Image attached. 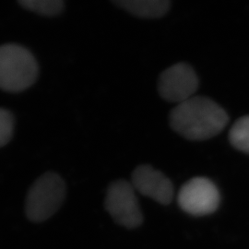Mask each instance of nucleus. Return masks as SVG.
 Listing matches in <instances>:
<instances>
[{
  "mask_svg": "<svg viewBox=\"0 0 249 249\" xmlns=\"http://www.w3.org/2000/svg\"><path fill=\"white\" fill-rule=\"evenodd\" d=\"M14 130V118L6 109L0 108V148L10 142Z\"/></svg>",
  "mask_w": 249,
  "mask_h": 249,
  "instance_id": "9b49d317",
  "label": "nucleus"
},
{
  "mask_svg": "<svg viewBox=\"0 0 249 249\" xmlns=\"http://www.w3.org/2000/svg\"><path fill=\"white\" fill-rule=\"evenodd\" d=\"M229 141L235 149L249 154V116L241 117L233 124Z\"/></svg>",
  "mask_w": 249,
  "mask_h": 249,
  "instance_id": "1a4fd4ad",
  "label": "nucleus"
},
{
  "mask_svg": "<svg viewBox=\"0 0 249 249\" xmlns=\"http://www.w3.org/2000/svg\"><path fill=\"white\" fill-rule=\"evenodd\" d=\"M38 77V64L25 47L16 44L0 46V89L19 92L30 88Z\"/></svg>",
  "mask_w": 249,
  "mask_h": 249,
  "instance_id": "f03ea898",
  "label": "nucleus"
},
{
  "mask_svg": "<svg viewBox=\"0 0 249 249\" xmlns=\"http://www.w3.org/2000/svg\"><path fill=\"white\" fill-rule=\"evenodd\" d=\"M220 192L213 182L206 178H194L180 188L178 195L179 207L192 216L213 213L220 205Z\"/></svg>",
  "mask_w": 249,
  "mask_h": 249,
  "instance_id": "39448f33",
  "label": "nucleus"
},
{
  "mask_svg": "<svg viewBox=\"0 0 249 249\" xmlns=\"http://www.w3.org/2000/svg\"><path fill=\"white\" fill-rule=\"evenodd\" d=\"M66 186L57 174L49 172L38 178L30 188L26 198L27 217L32 222H44L61 207Z\"/></svg>",
  "mask_w": 249,
  "mask_h": 249,
  "instance_id": "7ed1b4c3",
  "label": "nucleus"
},
{
  "mask_svg": "<svg viewBox=\"0 0 249 249\" xmlns=\"http://www.w3.org/2000/svg\"><path fill=\"white\" fill-rule=\"evenodd\" d=\"M113 3L134 16L142 18H160L171 7L169 0H116Z\"/></svg>",
  "mask_w": 249,
  "mask_h": 249,
  "instance_id": "6e6552de",
  "label": "nucleus"
},
{
  "mask_svg": "<svg viewBox=\"0 0 249 249\" xmlns=\"http://www.w3.org/2000/svg\"><path fill=\"white\" fill-rule=\"evenodd\" d=\"M172 128L189 141H205L221 133L229 122L223 107L212 99L194 96L170 113Z\"/></svg>",
  "mask_w": 249,
  "mask_h": 249,
  "instance_id": "f257e3e1",
  "label": "nucleus"
},
{
  "mask_svg": "<svg viewBox=\"0 0 249 249\" xmlns=\"http://www.w3.org/2000/svg\"><path fill=\"white\" fill-rule=\"evenodd\" d=\"M105 204L115 222L125 228L132 229L142 223V213L131 183L125 180L113 182L107 188Z\"/></svg>",
  "mask_w": 249,
  "mask_h": 249,
  "instance_id": "20e7f679",
  "label": "nucleus"
},
{
  "mask_svg": "<svg viewBox=\"0 0 249 249\" xmlns=\"http://www.w3.org/2000/svg\"><path fill=\"white\" fill-rule=\"evenodd\" d=\"M132 186L142 195L161 205H168L174 197V186L169 178L149 164H142L132 173Z\"/></svg>",
  "mask_w": 249,
  "mask_h": 249,
  "instance_id": "0eeeda50",
  "label": "nucleus"
},
{
  "mask_svg": "<svg viewBox=\"0 0 249 249\" xmlns=\"http://www.w3.org/2000/svg\"><path fill=\"white\" fill-rule=\"evenodd\" d=\"M23 8L45 16H55L62 12V0H21L18 2Z\"/></svg>",
  "mask_w": 249,
  "mask_h": 249,
  "instance_id": "9d476101",
  "label": "nucleus"
},
{
  "mask_svg": "<svg viewBox=\"0 0 249 249\" xmlns=\"http://www.w3.org/2000/svg\"><path fill=\"white\" fill-rule=\"evenodd\" d=\"M198 88V78L193 68L187 63H178L161 72L158 91L161 98L182 104L194 97Z\"/></svg>",
  "mask_w": 249,
  "mask_h": 249,
  "instance_id": "423d86ee",
  "label": "nucleus"
}]
</instances>
